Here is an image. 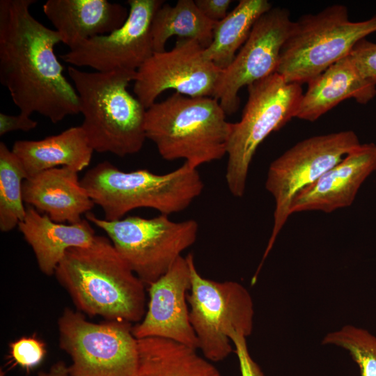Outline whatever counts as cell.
<instances>
[{
  "instance_id": "cell-16",
  "label": "cell",
  "mask_w": 376,
  "mask_h": 376,
  "mask_svg": "<svg viewBox=\"0 0 376 376\" xmlns=\"http://www.w3.org/2000/svg\"><path fill=\"white\" fill-rule=\"evenodd\" d=\"M376 171V144L368 143L347 155L293 198L290 212H331L350 206L366 178Z\"/></svg>"
},
{
  "instance_id": "cell-10",
  "label": "cell",
  "mask_w": 376,
  "mask_h": 376,
  "mask_svg": "<svg viewBox=\"0 0 376 376\" xmlns=\"http://www.w3.org/2000/svg\"><path fill=\"white\" fill-rule=\"evenodd\" d=\"M360 145L357 135L352 130L314 136L298 142L270 164L265 189L275 201L274 224L255 278H258L278 235L291 215L294 197Z\"/></svg>"
},
{
  "instance_id": "cell-3",
  "label": "cell",
  "mask_w": 376,
  "mask_h": 376,
  "mask_svg": "<svg viewBox=\"0 0 376 376\" xmlns=\"http://www.w3.org/2000/svg\"><path fill=\"white\" fill-rule=\"evenodd\" d=\"M84 116L81 125L94 151L125 157L139 152L146 139V109L127 91L136 71L84 72L70 65Z\"/></svg>"
},
{
  "instance_id": "cell-1",
  "label": "cell",
  "mask_w": 376,
  "mask_h": 376,
  "mask_svg": "<svg viewBox=\"0 0 376 376\" xmlns=\"http://www.w3.org/2000/svg\"><path fill=\"white\" fill-rule=\"evenodd\" d=\"M35 0L0 1V82L19 113L53 123L80 113L78 95L54 52L58 33L29 11Z\"/></svg>"
},
{
  "instance_id": "cell-2",
  "label": "cell",
  "mask_w": 376,
  "mask_h": 376,
  "mask_svg": "<svg viewBox=\"0 0 376 376\" xmlns=\"http://www.w3.org/2000/svg\"><path fill=\"white\" fill-rule=\"evenodd\" d=\"M77 308L107 320L139 322L146 313L145 284L109 239L68 249L54 273Z\"/></svg>"
},
{
  "instance_id": "cell-20",
  "label": "cell",
  "mask_w": 376,
  "mask_h": 376,
  "mask_svg": "<svg viewBox=\"0 0 376 376\" xmlns=\"http://www.w3.org/2000/svg\"><path fill=\"white\" fill-rule=\"evenodd\" d=\"M375 95L376 86L360 76L347 56L308 83L296 118L313 122L346 99L365 104Z\"/></svg>"
},
{
  "instance_id": "cell-24",
  "label": "cell",
  "mask_w": 376,
  "mask_h": 376,
  "mask_svg": "<svg viewBox=\"0 0 376 376\" xmlns=\"http://www.w3.org/2000/svg\"><path fill=\"white\" fill-rule=\"evenodd\" d=\"M215 22L205 17L193 0H178L175 6L164 3L155 12L150 27L154 52H163L169 38L197 41L205 49L212 42Z\"/></svg>"
},
{
  "instance_id": "cell-18",
  "label": "cell",
  "mask_w": 376,
  "mask_h": 376,
  "mask_svg": "<svg viewBox=\"0 0 376 376\" xmlns=\"http://www.w3.org/2000/svg\"><path fill=\"white\" fill-rule=\"evenodd\" d=\"M42 10L70 49L117 30L129 15L123 5L106 0H47Z\"/></svg>"
},
{
  "instance_id": "cell-22",
  "label": "cell",
  "mask_w": 376,
  "mask_h": 376,
  "mask_svg": "<svg viewBox=\"0 0 376 376\" xmlns=\"http://www.w3.org/2000/svg\"><path fill=\"white\" fill-rule=\"evenodd\" d=\"M137 343L136 376H221L212 361L185 344L158 337L137 339Z\"/></svg>"
},
{
  "instance_id": "cell-14",
  "label": "cell",
  "mask_w": 376,
  "mask_h": 376,
  "mask_svg": "<svg viewBox=\"0 0 376 376\" xmlns=\"http://www.w3.org/2000/svg\"><path fill=\"white\" fill-rule=\"evenodd\" d=\"M129 15L124 24L106 35L85 40L60 55L72 66L90 67L96 72L136 71L154 53L151 23L162 0H129Z\"/></svg>"
},
{
  "instance_id": "cell-11",
  "label": "cell",
  "mask_w": 376,
  "mask_h": 376,
  "mask_svg": "<svg viewBox=\"0 0 376 376\" xmlns=\"http://www.w3.org/2000/svg\"><path fill=\"white\" fill-rule=\"evenodd\" d=\"M132 324L107 320L88 321L66 308L58 320L60 347L71 358L73 376H136L138 343Z\"/></svg>"
},
{
  "instance_id": "cell-29",
  "label": "cell",
  "mask_w": 376,
  "mask_h": 376,
  "mask_svg": "<svg viewBox=\"0 0 376 376\" xmlns=\"http://www.w3.org/2000/svg\"><path fill=\"white\" fill-rule=\"evenodd\" d=\"M230 338L238 359L241 376H265L249 353L246 338L237 332H233Z\"/></svg>"
},
{
  "instance_id": "cell-8",
  "label": "cell",
  "mask_w": 376,
  "mask_h": 376,
  "mask_svg": "<svg viewBox=\"0 0 376 376\" xmlns=\"http://www.w3.org/2000/svg\"><path fill=\"white\" fill-rule=\"evenodd\" d=\"M86 219L107 233L131 269L148 286L194 244L198 231L196 220L174 221L165 214L108 221L89 212Z\"/></svg>"
},
{
  "instance_id": "cell-17",
  "label": "cell",
  "mask_w": 376,
  "mask_h": 376,
  "mask_svg": "<svg viewBox=\"0 0 376 376\" xmlns=\"http://www.w3.org/2000/svg\"><path fill=\"white\" fill-rule=\"evenodd\" d=\"M23 200L58 223L75 224L95 203L83 187L78 172L68 166L53 168L24 180Z\"/></svg>"
},
{
  "instance_id": "cell-28",
  "label": "cell",
  "mask_w": 376,
  "mask_h": 376,
  "mask_svg": "<svg viewBox=\"0 0 376 376\" xmlns=\"http://www.w3.org/2000/svg\"><path fill=\"white\" fill-rule=\"evenodd\" d=\"M360 76L376 86V43L359 40L348 55Z\"/></svg>"
},
{
  "instance_id": "cell-23",
  "label": "cell",
  "mask_w": 376,
  "mask_h": 376,
  "mask_svg": "<svg viewBox=\"0 0 376 376\" xmlns=\"http://www.w3.org/2000/svg\"><path fill=\"white\" fill-rule=\"evenodd\" d=\"M272 8L267 0H240L225 18L214 24L211 44L204 56L223 70L247 40L258 19Z\"/></svg>"
},
{
  "instance_id": "cell-21",
  "label": "cell",
  "mask_w": 376,
  "mask_h": 376,
  "mask_svg": "<svg viewBox=\"0 0 376 376\" xmlns=\"http://www.w3.org/2000/svg\"><path fill=\"white\" fill-rule=\"evenodd\" d=\"M12 151L21 162L26 178L59 166L79 172L88 166L94 152L81 125L41 140L16 141Z\"/></svg>"
},
{
  "instance_id": "cell-32",
  "label": "cell",
  "mask_w": 376,
  "mask_h": 376,
  "mask_svg": "<svg viewBox=\"0 0 376 376\" xmlns=\"http://www.w3.org/2000/svg\"><path fill=\"white\" fill-rule=\"evenodd\" d=\"M37 376H73L68 370V366L63 361L54 364L48 371L40 372Z\"/></svg>"
},
{
  "instance_id": "cell-30",
  "label": "cell",
  "mask_w": 376,
  "mask_h": 376,
  "mask_svg": "<svg viewBox=\"0 0 376 376\" xmlns=\"http://www.w3.org/2000/svg\"><path fill=\"white\" fill-rule=\"evenodd\" d=\"M38 122L31 118V116L19 113L17 116L0 113V135L6 133L22 130L28 132L36 128Z\"/></svg>"
},
{
  "instance_id": "cell-25",
  "label": "cell",
  "mask_w": 376,
  "mask_h": 376,
  "mask_svg": "<svg viewBox=\"0 0 376 376\" xmlns=\"http://www.w3.org/2000/svg\"><path fill=\"white\" fill-rule=\"evenodd\" d=\"M26 175L16 155L0 143V230L9 232L26 214L22 186Z\"/></svg>"
},
{
  "instance_id": "cell-5",
  "label": "cell",
  "mask_w": 376,
  "mask_h": 376,
  "mask_svg": "<svg viewBox=\"0 0 376 376\" xmlns=\"http://www.w3.org/2000/svg\"><path fill=\"white\" fill-rule=\"evenodd\" d=\"M212 97H189L174 93L146 109V139L167 161L184 159L198 169L226 155L230 123Z\"/></svg>"
},
{
  "instance_id": "cell-6",
  "label": "cell",
  "mask_w": 376,
  "mask_h": 376,
  "mask_svg": "<svg viewBox=\"0 0 376 376\" xmlns=\"http://www.w3.org/2000/svg\"><path fill=\"white\" fill-rule=\"evenodd\" d=\"M374 32L376 15L364 21L352 22L347 7L340 4L302 15L293 22L276 73L289 83L308 84L348 56L359 40Z\"/></svg>"
},
{
  "instance_id": "cell-15",
  "label": "cell",
  "mask_w": 376,
  "mask_h": 376,
  "mask_svg": "<svg viewBox=\"0 0 376 376\" xmlns=\"http://www.w3.org/2000/svg\"><path fill=\"white\" fill-rule=\"evenodd\" d=\"M191 286L188 260L180 256L166 274L149 285L148 309L143 319L132 326L135 338H168L198 350L187 299Z\"/></svg>"
},
{
  "instance_id": "cell-12",
  "label": "cell",
  "mask_w": 376,
  "mask_h": 376,
  "mask_svg": "<svg viewBox=\"0 0 376 376\" xmlns=\"http://www.w3.org/2000/svg\"><path fill=\"white\" fill-rule=\"evenodd\" d=\"M204 50L194 40L178 38L171 50L154 52L136 70V98L147 109L168 89L192 97H213L221 70L204 56Z\"/></svg>"
},
{
  "instance_id": "cell-19",
  "label": "cell",
  "mask_w": 376,
  "mask_h": 376,
  "mask_svg": "<svg viewBox=\"0 0 376 376\" xmlns=\"http://www.w3.org/2000/svg\"><path fill=\"white\" fill-rule=\"evenodd\" d=\"M18 228L31 246L40 270L47 276L54 274L68 249L87 247L96 235L87 219L75 224L58 223L28 205Z\"/></svg>"
},
{
  "instance_id": "cell-7",
  "label": "cell",
  "mask_w": 376,
  "mask_h": 376,
  "mask_svg": "<svg viewBox=\"0 0 376 376\" xmlns=\"http://www.w3.org/2000/svg\"><path fill=\"white\" fill-rule=\"evenodd\" d=\"M241 120L230 124L226 146V182L230 194L244 196L252 159L260 144L296 117L303 95L301 84L272 74L247 86Z\"/></svg>"
},
{
  "instance_id": "cell-27",
  "label": "cell",
  "mask_w": 376,
  "mask_h": 376,
  "mask_svg": "<svg viewBox=\"0 0 376 376\" xmlns=\"http://www.w3.org/2000/svg\"><path fill=\"white\" fill-rule=\"evenodd\" d=\"M46 354L45 345L36 337H22L10 344V355L15 364L30 370L38 366Z\"/></svg>"
},
{
  "instance_id": "cell-26",
  "label": "cell",
  "mask_w": 376,
  "mask_h": 376,
  "mask_svg": "<svg viewBox=\"0 0 376 376\" xmlns=\"http://www.w3.org/2000/svg\"><path fill=\"white\" fill-rule=\"evenodd\" d=\"M324 345H334L346 350L358 366L361 376H376V336L352 324L327 333Z\"/></svg>"
},
{
  "instance_id": "cell-13",
  "label": "cell",
  "mask_w": 376,
  "mask_h": 376,
  "mask_svg": "<svg viewBox=\"0 0 376 376\" xmlns=\"http://www.w3.org/2000/svg\"><path fill=\"white\" fill-rule=\"evenodd\" d=\"M293 22L288 9L272 8L254 24L230 65L221 70L213 97L226 116L239 109L240 90L276 73L283 45Z\"/></svg>"
},
{
  "instance_id": "cell-31",
  "label": "cell",
  "mask_w": 376,
  "mask_h": 376,
  "mask_svg": "<svg viewBox=\"0 0 376 376\" xmlns=\"http://www.w3.org/2000/svg\"><path fill=\"white\" fill-rule=\"evenodd\" d=\"M196 6L208 19L217 22L228 15L231 0H196Z\"/></svg>"
},
{
  "instance_id": "cell-9",
  "label": "cell",
  "mask_w": 376,
  "mask_h": 376,
  "mask_svg": "<svg viewBox=\"0 0 376 376\" xmlns=\"http://www.w3.org/2000/svg\"><path fill=\"white\" fill-rule=\"evenodd\" d=\"M191 286L187 294L189 320L198 340V350L212 362L226 359L233 351V332L247 338L253 328L254 305L249 290L233 281H217L198 272L194 255L186 256Z\"/></svg>"
},
{
  "instance_id": "cell-4",
  "label": "cell",
  "mask_w": 376,
  "mask_h": 376,
  "mask_svg": "<svg viewBox=\"0 0 376 376\" xmlns=\"http://www.w3.org/2000/svg\"><path fill=\"white\" fill-rule=\"evenodd\" d=\"M80 182L108 221L123 219L139 207L168 216L182 212L204 188L198 169L187 162L173 171L156 174L147 169L124 172L104 161L89 169Z\"/></svg>"
}]
</instances>
